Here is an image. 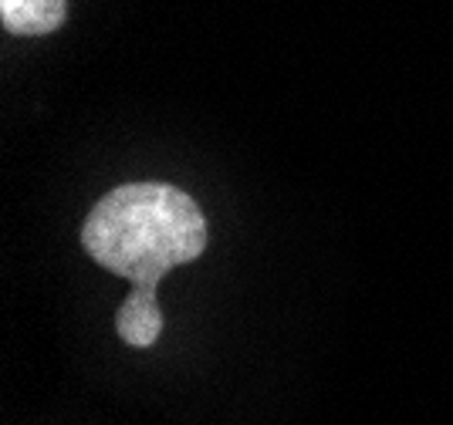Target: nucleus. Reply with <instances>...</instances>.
<instances>
[{
    "instance_id": "obj_3",
    "label": "nucleus",
    "mask_w": 453,
    "mask_h": 425,
    "mask_svg": "<svg viewBox=\"0 0 453 425\" xmlns=\"http://www.w3.org/2000/svg\"><path fill=\"white\" fill-rule=\"evenodd\" d=\"M115 331L126 345L133 348H150L163 334V311L156 300H133L126 297V304L115 315Z\"/></svg>"
},
{
    "instance_id": "obj_2",
    "label": "nucleus",
    "mask_w": 453,
    "mask_h": 425,
    "mask_svg": "<svg viewBox=\"0 0 453 425\" xmlns=\"http://www.w3.org/2000/svg\"><path fill=\"white\" fill-rule=\"evenodd\" d=\"M65 0H0V18L11 34H51L65 24Z\"/></svg>"
},
{
    "instance_id": "obj_1",
    "label": "nucleus",
    "mask_w": 453,
    "mask_h": 425,
    "mask_svg": "<svg viewBox=\"0 0 453 425\" xmlns=\"http://www.w3.org/2000/svg\"><path fill=\"white\" fill-rule=\"evenodd\" d=\"M81 247L98 267L133 284V300H156V287L173 267L207 250V216L170 183H126L92 206Z\"/></svg>"
}]
</instances>
